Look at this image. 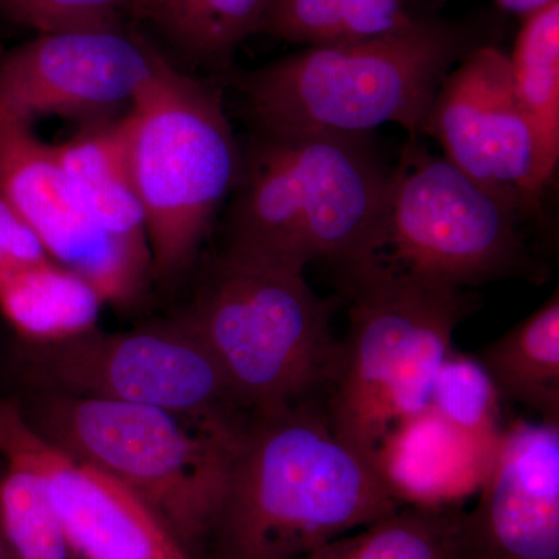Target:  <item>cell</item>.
Here are the masks:
<instances>
[{
	"mask_svg": "<svg viewBox=\"0 0 559 559\" xmlns=\"http://www.w3.org/2000/svg\"><path fill=\"white\" fill-rule=\"evenodd\" d=\"M401 507L312 401L252 412L202 559H301Z\"/></svg>",
	"mask_w": 559,
	"mask_h": 559,
	"instance_id": "cell-1",
	"label": "cell"
},
{
	"mask_svg": "<svg viewBox=\"0 0 559 559\" xmlns=\"http://www.w3.org/2000/svg\"><path fill=\"white\" fill-rule=\"evenodd\" d=\"M36 432L130 488L193 559L204 557L248 419L182 414L35 390L21 404Z\"/></svg>",
	"mask_w": 559,
	"mask_h": 559,
	"instance_id": "cell-2",
	"label": "cell"
},
{
	"mask_svg": "<svg viewBox=\"0 0 559 559\" xmlns=\"http://www.w3.org/2000/svg\"><path fill=\"white\" fill-rule=\"evenodd\" d=\"M390 173L366 135L257 132L223 253L297 272L318 259L348 270L380 227Z\"/></svg>",
	"mask_w": 559,
	"mask_h": 559,
	"instance_id": "cell-3",
	"label": "cell"
},
{
	"mask_svg": "<svg viewBox=\"0 0 559 559\" xmlns=\"http://www.w3.org/2000/svg\"><path fill=\"white\" fill-rule=\"evenodd\" d=\"M468 51L451 25L415 20L378 38L307 47L249 73L241 91L260 134L367 135L396 123L415 140L441 83Z\"/></svg>",
	"mask_w": 559,
	"mask_h": 559,
	"instance_id": "cell-4",
	"label": "cell"
},
{
	"mask_svg": "<svg viewBox=\"0 0 559 559\" xmlns=\"http://www.w3.org/2000/svg\"><path fill=\"white\" fill-rule=\"evenodd\" d=\"M345 277L349 326L325 415L341 440L374 463L390 432L430 411L441 362L473 307L450 286L373 272Z\"/></svg>",
	"mask_w": 559,
	"mask_h": 559,
	"instance_id": "cell-5",
	"label": "cell"
},
{
	"mask_svg": "<svg viewBox=\"0 0 559 559\" xmlns=\"http://www.w3.org/2000/svg\"><path fill=\"white\" fill-rule=\"evenodd\" d=\"M330 318L304 272L221 253L178 319L252 414L311 401L330 388L340 355Z\"/></svg>",
	"mask_w": 559,
	"mask_h": 559,
	"instance_id": "cell-6",
	"label": "cell"
},
{
	"mask_svg": "<svg viewBox=\"0 0 559 559\" xmlns=\"http://www.w3.org/2000/svg\"><path fill=\"white\" fill-rule=\"evenodd\" d=\"M154 274L190 266L227 194L241 156L218 92L162 58L121 116Z\"/></svg>",
	"mask_w": 559,
	"mask_h": 559,
	"instance_id": "cell-7",
	"label": "cell"
},
{
	"mask_svg": "<svg viewBox=\"0 0 559 559\" xmlns=\"http://www.w3.org/2000/svg\"><path fill=\"white\" fill-rule=\"evenodd\" d=\"M520 202L433 156L417 139L390 173L384 215L359 272L465 289L516 271Z\"/></svg>",
	"mask_w": 559,
	"mask_h": 559,
	"instance_id": "cell-8",
	"label": "cell"
},
{
	"mask_svg": "<svg viewBox=\"0 0 559 559\" xmlns=\"http://www.w3.org/2000/svg\"><path fill=\"white\" fill-rule=\"evenodd\" d=\"M35 390L143 404L182 414L245 412L218 364L179 319L124 333L95 329L73 340L27 344Z\"/></svg>",
	"mask_w": 559,
	"mask_h": 559,
	"instance_id": "cell-9",
	"label": "cell"
},
{
	"mask_svg": "<svg viewBox=\"0 0 559 559\" xmlns=\"http://www.w3.org/2000/svg\"><path fill=\"white\" fill-rule=\"evenodd\" d=\"M162 58L123 27L44 33L0 57V120L108 123L130 108Z\"/></svg>",
	"mask_w": 559,
	"mask_h": 559,
	"instance_id": "cell-10",
	"label": "cell"
},
{
	"mask_svg": "<svg viewBox=\"0 0 559 559\" xmlns=\"http://www.w3.org/2000/svg\"><path fill=\"white\" fill-rule=\"evenodd\" d=\"M0 455L43 480L76 558L193 559L130 488L36 432L17 401L0 400Z\"/></svg>",
	"mask_w": 559,
	"mask_h": 559,
	"instance_id": "cell-11",
	"label": "cell"
},
{
	"mask_svg": "<svg viewBox=\"0 0 559 559\" xmlns=\"http://www.w3.org/2000/svg\"><path fill=\"white\" fill-rule=\"evenodd\" d=\"M0 194L43 242L47 255L128 307L142 296L153 264L98 229L70 190L55 145L32 124L0 120Z\"/></svg>",
	"mask_w": 559,
	"mask_h": 559,
	"instance_id": "cell-12",
	"label": "cell"
},
{
	"mask_svg": "<svg viewBox=\"0 0 559 559\" xmlns=\"http://www.w3.org/2000/svg\"><path fill=\"white\" fill-rule=\"evenodd\" d=\"M423 132L439 140L460 170L520 202L525 216L540 213L535 142L509 55L496 47L469 50L441 83Z\"/></svg>",
	"mask_w": 559,
	"mask_h": 559,
	"instance_id": "cell-13",
	"label": "cell"
},
{
	"mask_svg": "<svg viewBox=\"0 0 559 559\" xmlns=\"http://www.w3.org/2000/svg\"><path fill=\"white\" fill-rule=\"evenodd\" d=\"M479 495L465 518L469 559H559V423L506 426Z\"/></svg>",
	"mask_w": 559,
	"mask_h": 559,
	"instance_id": "cell-14",
	"label": "cell"
},
{
	"mask_svg": "<svg viewBox=\"0 0 559 559\" xmlns=\"http://www.w3.org/2000/svg\"><path fill=\"white\" fill-rule=\"evenodd\" d=\"M498 441L474 439L429 411L390 432L374 465L403 506L455 507L479 492Z\"/></svg>",
	"mask_w": 559,
	"mask_h": 559,
	"instance_id": "cell-15",
	"label": "cell"
},
{
	"mask_svg": "<svg viewBox=\"0 0 559 559\" xmlns=\"http://www.w3.org/2000/svg\"><path fill=\"white\" fill-rule=\"evenodd\" d=\"M55 151L70 190L92 223L114 241L151 261L145 212L132 178L121 116L87 127L55 145Z\"/></svg>",
	"mask_w": 559,
	"mask_h": 559,
	"instance_id": "cell-16",
	"label": "cell"
},
{
	"mask_svg": "<svg viewBox=\"0 0 559 559\" xmlns=\"http://www.w3.org/2000/svg\"><path fill=\"white\" fill-rule=\"evenodd\" d=\"M103 305L86 278L51 259L0 278V312L25 344H53L98 329Z\"/></svg>",
	"mask_w": 559,
	"mask_h": 559,
	"instance_id": "cell-17",
	"label": "cell"
},
{
	"mask_svg": "<svg viewBox=\"0 0 559 559\" xmlns=\"http://www.w3.org/2000/svg\"><path fill=\"white\" fill-rule=\"evenodd\" d=\"M476 358L502 400L535 411L544 421L559 423L558 290L528 318L485 345Z\"/></svg>",
	"mask_w": 559,
	"mask_h": 559,
	"instance_id": "cell-18",
	"label": "cell"
},
{
	"mask_svg": "<svg viewBox=\"0 0 559 559\" xmlns=\"http://www.w3.org/2000/svg\"><path fill=\"white\" fill-rule=\"evenodd\" d=\"M510 57L511 80L535 142L540 197L559 162V0L524 17Z\"/></svg>",
	"mask_w": 559,
	"mask_h": 559,
	"instance_id": "cell-19",
	"label": "cell"
},
{
	"mask_svg": "<svg viewBox=\"0 0 559 559\" xmlns=\"http://www.w3.org/2000/svg\"><path fill=\"white\" fill-rule=\"evenodd\" d=\"M465 516L460 506H404L301 559H469Z\"/></svg>",
	"mask_w": 559,
	"mask_h": 559,
	"instance_id": "cell-20",
	"label": "cell"
},
{
	"mask_svg": "<svg viewBox=\"0 0 559 559\" xmlns=\"http://www.w3.org/2000/svg\"><path fill=\"white\" fill-rule=\"evenodd\" d=\"M271 0H131V10L204 60H219L260 33Z\"/></svg>",
	"mask_w": 559,
	"mask_h": 559,
	"instance_id": "cell-21",
	"label": "cell"
},
{
	"mask_svg": "<svg viewBox=\"0 0 559 559\" xmlns=\"http://www.w3.org/2000/svg\"><path fill=\"white\" fill-rule=\"evenodd\" d=\"M0 525L13 559H79L43 480L10 460L0 476Z\"/></svg>",
	"mask_w": 559,
	"mask_h": 559,
	"instance_id": "cell-22",
	"label": "cell"
},
{
	"mask_svg": "<svg viewBox=\"0 0 559 559\" xmlns=\"http://www.w3.org/2000/svg\"><path fill=\"white\" fill-rule=\"evenodd\" d=\"M502 396L476 355L452 348L433 382L430 411L474 439L496 443L502 433Z\"/></svg>",
	"mask_w": 559,
	"mask_h": 559,
	"instance_id": "cell-23",
	"label": "cell"
},
{
	"mask_svg": "<svg viewBox=\"0 0 559 559\" xmlns=\"http://www.w3.org/2000/svg\"><path fill=\"white\" fill-rule=\"evenodd\" d=\"M14 17L44 33L121 28L131 0H0Z\"/></svg>",
	"mask_w": 559,
	"mask_h": 559,
	"instance_id": "cell-24",
	"label": "cell"
},
{
	"mask_svg": "<svg viewBox=\"0 0 559 559\" xmlns=\"http://www.w3.org/2000/svg\"><path fill=\"white\" fill-rule=\"evenodd\" d=\"M260 33L308 47L348 40L334 0H271Z\"/></svg>",
	"mask_w": 559,
	"mask_h": 559,
	"instance_id": "cell-25",
	"label": "cell"
},
{
	"mask_svg": "<svg viewBox=\"0 0 559 559\" xmlns=\"http://www.w3.org/2000/svg\"><path fill=\"white\" fill-rule=\"evenodd\" d=\"M348 40L378 38L409 27L417 17L404 0H334Z\"/></svg>",
	"mask_w": 559,
	"mask_h": 559,
	"instance_id": "cell-26",
	"label": "cell"
},
{
	"mask_svg": "<svg viewBox=\"0 0 559 559\" xmlns=\"http://www.w3.org/2000/svg\"><path fill=\"white\" fill-rule=\"evenodd\" d=\"M50 259L32 227L0 194V278L27 264Z\"/></svg>",
	"mask_w": 559,
	"mask_h": 559,
	"instance_id": "cell-27",
	"label": "cell"
},
{
	"mask_svg": "<svg viewBox=\"0 0 559 559\" xmlns=\"http://www.w3.org/2000/svg\"><path fill=\"white\" fill-rule=\"evenodd\" d=\"M496 2L499 3L500 9L527 17L555 0H496Z\"/></svg>",
	"mask_w": 559,
	"mask_h": 559,
	"instance_id": "cell-28",
	"label": "cell"
},
{
	"mask_svg": "<svg viewBox=\"0 0 559 559\" xmlns=\"http://www.w3.org/2000/svg\"><path fill=\"white\" fill-rule=\"evenodd\" d=\"M0 559H13L5 535H3L2 525H0Z\"/></svg>",
	"mask_w": 559,
	"mask_h": 559,
	"instance_id": "cell-29",
	"label": "cell"
}]
</instances>
